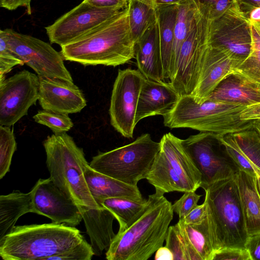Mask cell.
<instances>
[{"mask_svg": "<svg viewBox=\"0 0 260 260\" xmlns=\"http://www.w3.org/2000/svg\"><path fill=\"white\" fill-rule=\"evenodd\" d=\"M61 48L64 60L84 66L116 67L131 61L135 58V43L130 31L128 8Z\"/></svg>", "mask_w": 260, "mask_h": 260, "instance_id": "1", "label": "cell"}, {"mask_svg": "<svg viewBox=\"0 0 260 260\" xmlns=\"http://www.w3.org/2000/svg\"><path fill=\"white\" fill-rule=\"evenodd\" d=\"M155 190L147 208L127 229L118 232L106 253L108 260H147L163 246L173 218L172 203Z\"/></svg>", "mask_w": 260, "mask_h": 260, "instance_id": "2", "label": "cell"}, {"mask_svg": "<svg viewBox=\"0 0 260 260\" xmlns=\"http://www.w3.org/2000/svg\"><path fill=\"white\" fill-rule=\"evenodd\" d=\"M247 105L206 99L196 101L192 95L180 96L175 106L162 116L170 128H189L220 135L233 134L254 128L255 120L240 118Z\"/></svg>", "mask_w": 260, "mask_h": 260, "instance_id": "3", "label": "cell"}, {"mask_svg": "<svg viewBox=\"0 0 260 260\" xmlns=\"http://www.w3.org/2000/svg\"><path fill=\"white\" fill-rule=\"evenodd\" d=\"M83 240L79 230L63 223L17 225L0 240V256L4 260H45Z\"/></svg>", "mask_w": 260, "mask_h": 260, "instance_id": "4", "label": "cell"}, {"mask_svg": "<svg viewBox=\"0 0 260 260\" xmlns=\"http://www.w3.org/2000/svg\"><path fill=\"white\" fill-rule=\"evenodd\" d=\"M204 190L207 219L214 252L229 247L245 248L248 235L237 175L215 182Z\"/></svg>", "mask_w": 260, "mask_h": 260, "instance_id": "5", "label": "cell"}, {"mask_svg": "<svg viewBox=\"0 0 260 260\" xmlns=\"http://www.w3.org/2000/svg\"><path fill=\"white\" fill-rule=\"evenodd\" d=\"M46 165L53 182L78 206L101 207L92 197L85 177L89 165L82 148L63 133L48 136L43 142Z\"/></svg>", "mask_w": 260, "mask_h": 260, "instance_id": "6", "label": "cell"}, {"mask_svg": "<svg viewBox=\"0 0 260 260\" xmlns=\"http://www.w3.org/2000/svg\"><path fill=\"white\" fill-rule=\"evenodd\" d=\"M181 140L170 133L163 135L159 142L160 150L146 177L155 190L164 194L196 191L201 186V174Z\"/></svg>", "mask_w": 260, "mask_h": 260, "instance_id": "7", "label": "cell"}, {"mask_svg": "<svg viewBox=\"0 0 260 260\" xmlns=\"http://www.w3.org/2000/svg\"><path fill=\"white\" fill-rule=\"evenodd\" d=\"M160 147L159 142L143 134L129 144L99 153L89 166L96 172L137 186L140 180L146 179Z\"/></svg>", "mask_w": 260, "mask_h": 260, "instance_id": "8", "label": "cell"}, {"mask_svg": "<svg viewBox=\"0 0 260 260\" xmlns=\"http://www.w3.org/2000/svg\"><path fill=\"white\" fill-rule=\"evenodd\" d=\"M181 144L201 175L204 190L219 180L236 175L240 169L231 157L219 135L200 132L181 139Z\"/></svg>", "mask_w": 260, "mask_h": 260, "instance_id": "9", "label": "cell"}, {"mask_svg": "<svg viewBox=\"0 0 260 260\" xmlns=\"http://www.w3.org/2000/svg\"><path fill=\"white\" fill-rule=\"evenodd\" d=\"M210 20L199 14L180 48L174 75L169 82L180 95H191L201 73L206 50Z\"/></svg>", "mask_w": 260, "mask_h": 260, "instance_id": "10", "label": "cell"}, {"mask_svg": "<svg viewBox=\"0 0 260 260\" xmlns=\"http://www.w3.org/2000/svg\"><path fill=\"white\" fill-rule=\"evenodd\" d=\"M208 45L225 52L238 66L249 56L252 47L251 23L237 2L222 16L210 21Z\"/></svg>", "mask_w": 260, "mask_h": 260, "instance_id": "11", "label": "cell"}, {"mask_svg": "<svg viewBox=\"0 0 260 260\" xmlns=\"http://www.w3.org/2000/svg\"><path fill=\"white\" fill-rule=\"evenodd\" d=\"M5 30L10 48L38 76L73 82L71 74L64 64L61 53L49 44L12 29Z\"/></svg>", "mask_w": 260, "mask_h": 260, "instance_id": "12", "label": "cell"}, {"mask_svg": "<svg viewBox=\"0 0 260 260\" xmlns=\"http://www.w3.org/2000/svg\"><path fill=\"white\" fill-rule=\"evenodd\" d=\"M144 78L138 70L119 69L113 84L109 108L110 122L126 138H133L138 102Z\"/></svg>", "mask_w": 260, "mask_h": 260, "instance_id": "13", "label": "cell"}, {"mask_svg": "<svg viewBox=\"0 0 260 260\" xmlns=\"http://www.w3.org/2000/svg\"><path fill=\"white\" fill-rule=\"evenodd\" d=\"M39 78L24 70L0 82V125L11 127L27 115L39 98Z\"/></svg>", "mask_w": 260, "mask_h": 260, "instance_id": "14", "label": "cell"}, {"mask_svg": "<svg viewBox=\"0 0 260 260\" xmlns=\"http://www.w3.org/2000/svg\"><path fill=\"white\" fill-rule=\"evenodd\" d=\"M122 9L100 8L83 1L47 26L51 43L65 45L91 31Z\"/></svg>", "mask_w": 260, "mask_h": 260, "instance_id": "15", "label": "cell"}, {"mask_svg": "<svg viewBox=\"0 0 260 260\" xmlns=\"http://www.w3.org/2000/svg\"><path fill=\"white\" fill-rule=\"evenodd\" d=\"M31 191L35 213L46 216L52 222L75 227L83 220L78 205L50 177L39 179Z\"/></svg>", "mask_w": 260, "mask_h": 260, "instance_id": "16", "label": "cell"}, {"mask_svg": "<svg viewBox=\"0 0 260 260\" xmlns=\"http://www.w3.org/2000/svg\"><path fill=\"white\" fill-rule=\"evenodd\" d=\"M38 101L43 109L62 114L80 112L86 101L73 82L39 77Z\"/></svg>", "mask_w": 260, "mask_h": 260, "instance_id": "17", "label": "cell"}, {"mask_svg": "<svg viewBox=\"0 0 260 260\" xmlns=\"http://www.w3.org/2000/svg\"><path fill=\"white\" fill-rule=\"evenodd\" d=\"M180 96L169 82H159L145 77L136 110L137 124L145 118L167 114Z\"/></svg>", "mask_w": 260, "mask_h": 260, "instance_id": "18", "label": "cell"}, {"mask_svg": "<svg viewBox=\"0 0 260 260\" xmlns=\"http://www.w3.org/2000/svg\"><path fill=\"white\" fill-rule=\"evenodd\" d=\"M238 66L224 51L209 46L206 52L197 86L191 94L198 102L205 101Z\"/></svg>", "mask_w": 260, "mask_h": 260, "instance_id": "19", "label": "cell"}, {"mask_svg": "<svg viewBox=\"0 0 260 260\" xmlns=\"http://www.w3.org/2000/svg\"><path fill=\"white\" fill-rule=\"evenodd\" d=\"M135 58L138 70L146 78L166 82L164 77L157 18L136 43Z\"/></svg>", "mask_w": 260, "mask_h": 260, "instance_id": "20", "label": "cell"}, {"mask_svg": "<svg viewBox=\"0 0 260 260\" xmlns=\"http://www.w3.org/2000/svg\"><path fill=\"white\" fill-rule=\"evenodd\" d=\"M78 208L94 254L101 255L104 250L108 249L116 236L113 229L115 218L108 209L102 206L96 208L86 206H78Z\"/></svg>", "mask_w": 260, "mask_h": 260, "instance_id": "21", "label": "cell"}, {"mask_svg": "<svg viewBox=\"0 0 260 260\" xmlns=\"http://www.w3.org/2000/svg\"><path fill=\"white\" fill-rule=\"evenodd\" d=\"M207 99L247 106L260 104V84L237 73L226 77Z\"/></svg>", "mask_w": 260, "mask_h": 260, "instance_id": "22", "label": "cell"}, {"mask_svg": "<svg viewBox=\"0 0 260 260\" xmlns=\"http://www.w3.org/2000/svg\"><path fill=\"white\" fill-rule=\"evenodd\" d=\"M84 177L92 197L99 206L102 201L111 198L135 200L143 199L137 186L126 184L96 172L89 165L85 170Z\"/></svg>", "mask_w": 260, "mask_h": 260, "instance_id": "23", "label": "cell"}, {"mask_svg": "<svg viewBox=\"0 0 260 260\" xmlns=\"http://www.w3.org/2000/svg\"><path fill=\"white\" fill-rule=\"evenodd\" d=\"M177 11L178 4L161 6L157 9L164 77L169 82L174 74L173 47Z\"/></svg>", "mask_w": 260, "mask_h": 260, "instance_id": "24", "label": "cell"}, {"mask_svg": "<svg viewBox=\"0 0 260 260\" xmlns=\"http://www.w3.org/2000/svg\"><path fill=\"white\" fill-rule=\"evenodd\" d=\"M237 180L248 235L260 232V195L256 177L240 170Z\"/></svg>", "mask_w": 260, "mask_h": 260, "instance_id": "25", "label": "cell"}, {"mask_svg": "<svg viewBox=\"0 0 260 260\" xmlns=\"http://www.w3.org/2000/svg\"><path fill=\"white\" fill-rule=\"evenodd\" d=\"M35 213L31 191L23 193L14 190L0 196V240L10 233L20 217Z\"/></svg>", "mask_w": 260, "mask_h": 260, "instance_id": "26", "label": "cell"}, {"mask_svg": "<svg viewBox=\"0 0 260 260\" xmlns=\"http://www.w3.org/2000/svg\"><path fill=\"white\" fill-rule=\"evenodd\" d=\"M188 245L190 260H212L214 253L207 217L201 222L188 224L177 222Z\"/></svg>", "mask_w": 260, "mask_h": 260, "instance_id": "27", "label": "cell"}, {"mask_svg": "<svg viewBox=\"0 0 260 260\" xmlns=\"http://www.w3.org/2000/svg\"><path fill=\"white\" fill-rule=\"evenodd\" d=\"M148 199L135 200L125 198H111L102 201L100 206L108 209L119 223L118 232L130 226L143 213L147 207Z\"/></svg>", "mask_w": 260, "mask_h": 260, "instance_id": "28", "label": "cell"}, {"mask_svg": "<svg viewBox=\"0 0 260 260\" xmlns=\"http://www.w3.org/2000/svg\"><path fill=\"white\" fill-rule=\"evenodd\" d=\"M199 14V11L193 0H182L178 4L174 29V74L180 48L194 25Z\"/></svg>", "mask_w": 260, "mask_h": 260, "instance_id": "29", "label": "cell"}, {"mask_svg": "<svg viewBox=\"0 0 260 260\" xmlns=\"http://www.w3.org/2000/svg\"><path fill=\"white\" fill-rule=\"evenodd\" d=\"M128 18L135 43L141 39L157 19V9L139 0H128Z\"/></svg>", "mask_w": 260, "mask_h": 260, "instance_id": "30", "label": "cell"}, {"mask_svg": "<svg viewBox=\"0 0 260 260\" xmlns=\"http://www.w3.org/2000/svg\"><path fill=\"white\" fill-rule=\"evenodd\" d=\"M251 28L252 47L250 53L245 60L234 69V73L260 84V23H251Z\"/></svg>", "mask_w": 260, "mask_h": 260, "instance_id": "31", "label": "cell"}, {"mask_svg": "<svg viewBox=\"0 0 260 260\" xmlns=\"http://www.w3.org/2000/svg\"><path fill=\"white\" fill-rule=\"evenodd\" d=\"M232 135L248 159L260 170V134L253 128Z\"/></svg>", "mask_w": 260, "mask_h": 260, "instance_id": "32", "label": "cell"}, {"mask_svg": "<svg viewBox=\"0 0 260 260\" xmlns=\"http://www.w3.org/2000/svg\"><path fill=\"white\" fill-rule=\"evenodd\" d=\"M10 127L0 125V179L9 171L12 156L17 148L13 131Z\"/></svg>", "mask_w": 260, "mask_h": 260, "instance_id": "33", "label": "cell"}, {"mask_svg": "<svg viewBox=\"0 0 260 260\" xmlns=\"http://www.w3.org/2000/svg\"><path fill=\"white\" fill-rule=\"evenodd\" d=\"M33 119L36 122L50 128L55 134L66 133L74 125L69 114L44 109L39 110Z\"/></svg>", "mask_w": 260, "mask_h": 260, "instance_id": "34", "label": "cell"}, {"mask_svg": "<svg viewBox=\"0 0 260 260\" xmlns=\"http://www.w3.org/2000/svg\"><path fill=\"white\" fill-rule=\"evenodd\" d=\"M219 137L226 151L240 170L255 177L260 175V170L253 166L248 159L237 145L232 134L219 135Z\"/></svg>", "mask_w": 260, "mask_h": 260, "instance_id": "35", "label": "cell"}, {"mask_svg": "<svg viewBox=\"0 0 260 260\" xmlns=\"http://www.w3.org/2000/svg\"><path fill=\"white\" fill-rule=\"evenodd\" d=\"M165 241V246L172 252L174 260H190L188 245L177 223L169 227Z\"/></svg>", "mask_w": 260, "mask_h": 260, "instance_id": "36", "label": "cell"}, {"mask_svg": "<svg viewBox=\"0 0 260 260\" xmlns=\"http://www.w3.org/2000/svg\"><path fill=\"white\" fill-rule=\"evenodd\" d=\"M20 60L10 48L5 30H0V82L5 78L6 74L17 65L22 66Z\"/></svg>", "mask_w": 260, "mask_h": 260, "instance_id": "37", "label": "cell"}, {"mask_svg": "<svg viewBox=\"0 0 260 260\" xmlns=\"http://www.w3.org/2000/svg\"><path fill=\"white\" fill-rule=\"evenodd\" d=\"M199 11L211 21L224 14L237 0H193Z\"/></svg>", "mask_w": 260, "mask_h": 260, "instance_id": "38", "label": "cell"}, {"mask_svg": "<svg viewBox=\"0 0 260 260\" xmlns=\"http://www.w3.org/2000/svg\"><path fill=\"white\" fill-rule=\"evenodd\" d=\"M94 255L90 244L84 240L63 253L47 257L45 260H90Z\"/></svg>", "mask_w": 260, "mask_h": 260, "instance_id": "39", "label": "cell"}, {"mask_svg": "<svg viewBox=\"0 0 260 260\" xmlns=\"http://www.w3.org/2000/svg\"><path fill=\"white\" fill-rule=\"evenodd\" d=\"M201 197L193 191L184 192L183 196L172 204L174 212L178 214L179 219H183L198 205Z\"/></svg>", "mask_w": 260, "mask_h": 260, "instance_id": "40", "label": "cell"}, {"mask_svg": "<svg viewBox=\"0 0 260 260\" xmlns=\"http://www.w3.org/2000/svg\"><path fill=\"white\" fill-rule=\"evenodd\" d=\"M212 260H252L246 248L224 247L214 252Z\"/></svg>", "mask_w": 260, "mask_h": 260, "instance_id": "41", "label": "cell"}, {"mask_svg": "<svg viewBox=\"0 0 260 260\" xmlns=\"http://www.w3.org/2000/svg\"><path fill=\"white\" fill-rule=\"evenodd\" d=\"M207 217V204L204 201L203 204L197 205L182 220L188 224H195L201 222Z\"/></svg>", "mask_w": 260, "mask_h": 260, "instance_id": "42", "label": "cell"}, {"mask_svg": "<svg viewBox=\"0 0 260 260\" xmlns=\"http://www.w3.org/2000/svg\"><path fill=\"white\" fill-rule=\"evenodd\" d=\"M245 248L249 252L252 260H260V232L248 235Z\"/></svg>", "mask_w": 260, "mask_h": 260, "instance_id": "43", "label": "cell"}, {"mask_svg": "<svg viewBox=\"0 0 260 260\" xmlns=\"http://www.w3.org/2000/svg\"><path fill=\"white\" fill-rule=\"evenodd\" d=\"M88 4L100 8H119L127 7L128 0H83Z\"/></svg>", "mask_w": 260, "mask_h": 260, "instance_id": "44", "label": "cell"}, {"mask_svg": "<svg viewBox=\"0 0 260 260\" xmlns=\"http://www.w3.org/2000/svg\"><path fill=\"white\" fill-rule=\"evenodd\" d=\"M31 0H0V6L9 10H14L19 7H25L28 14H31Z\"/></svg>", "mask_w": 260, "mask_h": 260, "instance_id": "45", "label": "cell"}, {"mask_svg": "<svg viewBox=\"0 0 260 260\" xmlns=\"http://www.w3.org/2000/svg\"><path fill=\"white\" fill-rule=\"evenodd\" d=\"M240 118L244 120L260 119V104L247 106L241 113Z\"/></svg>", "mask_w": 260, "mask_h": 260, "instance_id": "46", "label": "cell"}, {"mask_svg": "<svg viewBox=\"0 0 260 260\" xmlns=\"http://www.w3.org/2000/svg\"><path fill=\"white\" fill-rule=\"evenodd\" d=\"M240 10L247 15L254 8L260 7V0H237Z\"/></svg>", "mask_w": 260, "mask_h": 260, "instance_id": "47", "label": "cell"}, {"mask_svg": "<svg viewBox=\"0 0 260 260\" xmlns=\"http://www.w3.org/2000/svg\"><path fill=\"white\" fill-rule=\"evenodd\" d=\"M155 260H174V256L171 251L166 246L159 247L155 252Z\"/></svg>", "mask_w": 260, "mask_h": 260, "instance_id": "48", "label": "cell"}, {"mask_svg": "<svg viewBox=\"0 0 260 260\" xmlns=\"http://www.w3.org/2000/svg\"><path fill=\"white\" fill-rule=\"evenodd\" d=\"M157 9L167 5L178 4L182 0H139Z\"/></svg>", "mask_w": 260, "mask_h": 260, "instance_id": "49", "label": "cell"}, {"mask_svg": "<svg viewBox=\"0 0 260 260\" xmlns=\"http://www.w3.org/2000/svg\"><path fill=\"white\" fill-rule=\"evenodd\" d=\"M247 17L250 23H260V7L253 9L247 15Z\"/></svg>", "mask_w": 260, "mask_h": 260, "instance_id": "50", "label": "cell"}, {"mask_svg": "<svg viewBox=\"0 0 260 260\" xmlns=\"http://www.w3.org/2000/svg\"><path fill=\"white\" fill-rule=\"evenodd\" d=\"M254 128L260 134V122H259V120H255Z\"/></svg>", "mask_w": 260, "mask_h": 260, "instance_id": "51", "label": "cell"}, {"mask_svg": "<svg viewBox=\"0 0 260 260\" xmlns=\"http://www.w3.org/2000/svg\"><path fill=\"white\" fill-rule=\"evenodd\" d=\"M256 180L257 189L260 195V175H258L256 177Z\"/></svg>", "mask_w": 260, "mask_h": 260, "instance_id": "52", "label": "cell"}, {"mask_svg": "<svg viewBox=\"0 0 260 260\" xmlns=\"http://www.w3.org/2000/svg\"><path fill=\"white\" fill-rule=\"evenodd\" d=\"M258 120H259V122H260V119H258Z\"/></svg>", "mask_w": 260, "mask_h": 260, "instance_id": "53", "label": "cell"}]
</instances>
